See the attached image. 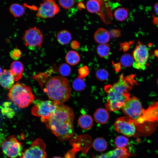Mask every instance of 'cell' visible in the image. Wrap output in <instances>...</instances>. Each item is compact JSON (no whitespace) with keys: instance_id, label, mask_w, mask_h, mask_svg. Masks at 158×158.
Returning <instances> with one entry per match:
<instances>
[{"instance_id":"6da1fadb","label":"cell","mask_w":158,"mask_h":158,"mask_svg":"<svg viewBox=\"0 0 158 158\" xmlns=\"http://www.w3.org/2000/svg\"><path fill=\"white\" fill-rule=\"evenodd\" d=\"M74 118L73 109L67 105L60 104L45 123L47 128L60 141H64L72 137L74 133Z\"/></svg>"},{"instance_id":"7a4b0ae2","label":"cell","mask_w":158,"mask_h":158,"mask_svg":"<svg viewBox=\"0 0 158 158\" xmlns=\"http://www.w3.org/2000/svg\"><path fill=\"white\" fill-rule=\"evenodd\" d=\"M71 88L67 79L61 76L52 77L47 81L44 91L51 100L63 104L70 97Z\"/></svg>"},{"instance_id":"3957f363","label":"cell","mask_w":158,"mask_h":158,"mask_svg":"<svg viewBox=\"0 0 158 158\" xmlns=\"http://www.w3.org/2000/svg\"><path fill=\"white\" fill-rule=\"evenodd\" d=\"M135 75L131 74L124 77L123 74L119 76L118 81L112 86L110 85L108 95L112 100L117 102H124L130 96L129 91L136 83Z\"/></svg>"},{"instance_id":"277c9868","label":"cell","mask_w":158,"mask_h":158,"mask_svg":"<svg viewBox=\"0 0 158 158\" xmlns=\"http://www.w3.org/2000/svg\"><path fill=\"white\" fill-rule=\"evenodd\" d=\"M8 96L9 99L20 108L28 107L34 99L31 88L20 82L13 85Z\"/></svg>"},{"instance_id":"5b68a950","label":"cell","mask_w":158,"mask_h":158,"mask_svg":"<svg viewBox=\"0 0 158 158\" xmlns=\"http://www.w3.org/2000/svg\"><path fill=\"white\" fill-rule=\"evenodd\" d=\"M60 104L52 100L37 101L32 108V114L41 117L42 122L46 123Z\"/></svg>"},{"instance_id":"8992f818","label":"cell","mask_w":158,"mask_h":158,"mask_svg":"<svg viewBox=\"0 0 158 158\" xmlns=\"http://www.w3.org/2000/svg\"><path fill=\"white\" fill-rule=\"evenodd\" d=\"M103 1V0H87L86 8L89 12L98 15L105 23L109 24L112 20V13L108 5Z\"/></svg>"},{"instance_id":"52a82bcc","label":"cell","mask_w":158,"mask_h":158,"mask_svg":"<svg viewBox=\"0 0 158 158\" xmlns=\"http://www.w3.org/2000/svg\"><path fill=\"white\" fill-rule=\"evenodd\" d=\"M121 108L126 116L133 121L136 125L137 120L145 110L138 99L135 96L130 97Z\"/></svg>"},{"instance_id":"ba28073f","label":"cell","mask_w":158,"mask_h":158,"mask_svg":"<svg viewBox=\"0 0 158 158\" xmlns=\"http://www.w3.org/2000/svg\"><path fill=\"white\" fill-rule=\"evenodd\" d=\"M46 146L43 140L38 138L29 148L22 152L20 158H46Z\"/></svg>"},{"instance_id":"9c48e42d","label":"cell","mask_w":158,"mask_h":158,"mask_svg":"<svg viewBox=\"0 0 158 158\" xmlns=\"http://www.w3.org/2000/svg\"><path fill=\"white\" fill-rule=\"evenodd\" d=\"M149 56L148 48L139 42L133 53V57L135 60L133 65V67L137 69H145Z\"/></svg>"},{"instance_id":"30bf717a","label":"cell","mask_w":158,"mask_h":158,"mask_svg":"<svg viewBox=\"0 0 158 158\" xmlns=\"http://www.w3.org/2000/svg\"><path fill=\"white\" fill-rule=\"evenodd\" d=\"M136 126L133 121L126 116L117 118L114 123L118 133L128 137L133 136L135 134Z\"/></svg>"},{"instance_id":"8fae6325","label":"cell","mask_w":158,"mask_h":158,"mask_svg":"<svg viewBox=\"0 0 158 158\" xmlns=\"http://www.w3.org/2000/svg\"><path fill=\"white\" fill-rule=\"evenodd\" d=\"M1 148L3 153L10 158H15L21 156L22 153L21 144L14 136H11L6 139Z\"/></svg>"},{"instance_id":"7c38bea8","label":"cell","mask_w":158,"mask_h":158,"mask_svg":"<svg viewBox=\"0 0 158 158\" xmlns=\"http://www.w3.org/2000/svg\"><path fill=\"white\" fill-rule=\"evenodd\" d=\"M23 39L26 46L30 48H37L41 46L43 36L40 30L34 27L26 30Z\"/></svg>"},{"instance_id":"4fadbf2b","label":"cell","mask_w":158,"mask_h":158,"mask_svg":"<svg viewBox=\"0 0 158 158\" xmlns=\"http://www.w3.org/2000/svg\"><path fill=\"white\" fill-rule=\"evenodd\" d=\"M59 10L54 0H45L40 4L36 16L43 18H52L58 13Z\"/></svg>"},{"instance_id":"5bb4252c","label":"cell","mask_w":158,"mask_h":158,"mask_svg":"<svg viewBox=\"0 0 158 158\" xmlns=\"http://www.w3.org/2000/svg\"><path fill=\"white\" fill-rule=\"evenodd\" d=\"M146 122H158V102H153L145 110L138 119L136 125Z\"/></svg>"},{"instance_id":"9a60e30c","label":"cell","mask_w":158,"mask_h":158,"mask_svg":"<svg viewBox=\"0 0 158 158\" xmlns=\"http://www.w3.org/2000/svg\"><path fill=\"white\" fill-rule=\"evenodd\" d=\"M130 155L126 148H116L93 158H126Z\"/></svg>"},{"instance_id":"2e32d148","label":"cell","mask_w":158,"mask_h":158,"mask_svg":"<svg viewBox=\"0 0 158 158\" xmlns=\"http://www.w3.org/2000/svg\"><path fill=\"white\" fill-rule=\"evenodd\" d=\"M14 80L10 70L4 69L0 75V85L3 88L10 90L14 85Z\"/></svg>"},{"instance_id":"e0dca14e","label":"cell","mask_w":158,"mask_h":158,"mask_svg":"<svg viewBox=\"0 0 158 158\" xmlns=\"http://www.w3.org/2000/svg\"><path fill=\"white\" fill-rule=\"evenodd\" d=\"M10 72L15 81H18L23 77L24 70L23 64L19 61H13L10 66Z\"/></svg>"},{"instance_id":"ac0fdd59","label":"cell","mask_w":158,"mask_h":158,"mask_svg":"<svg viewBox=\"0 0 158 158\" xmlns=\"http://www.w3.org/2000/svg\"><path fill=\"white\" fill-rule=\"evenodd\" d=\"M110 37V33L108 31L102 28L98 29L94 35L95 40L100 44H107L109 41Z\"/></svg>"},{"instance_id":"d6986e66","label":"cell","mask_w":158,"mask_h":158,"mask_svg":"<svg viewBox=\"0 0 158 158\" xmlns=\"http://www.w3.org/2000/svg\"><path fill=\"white\" fill-rule=\"evenodd\" d=\"M94 119L98 123L103 124L108 121L109 115L107 109L99 108L96 110L94 114Z\"/></svg>"},{"instance_id":"ffe728a7","label":"cell","mask_w":158,"mask_h":158,"mask_svg":"<svg viewBox=\"0 0 158 158\" xmlns=\"http://www.w3.org/2000/svg\"><path fill=\"white\" fill-rule=\"evenodd\" d=\"M78 124L82 128L85 130H89L93 125V120L90 115L85 114L79 117L78 120Z\"/></svg>"},{"instance_id":"44dd1931","label":"cell","mask_w":158,"mask_h":158,"mask_svg":"<svg viewBox=\"0 0 158 158\" xmlns=\"http://www.w3.org/2000/svg\"><path fill=\"white\" fill-rule=\"evenodd\" d=\"M72 39L71 35L69 31L63 30L60 31L57 36L59 42L63 45H66L70 43Z\"/></svg>"},{"instance_id":"7402d4cb","label":"cell","mask_w":158,"mask_h":158,"mask_svg":"<svg viewBox=\"0 0 158 158\" xmlns=\"http://www.w3.org/2000/svg\"><path fill=\"white\" fill-rule=\"evenodd\" d=\"M65 59L68 64L73 66L76 65L79 62L80 57L77 52L74 50H70L66 54Z\"/></svg>"},{"instance_id":"603a6c76","label":"cell","mask_w":158,"mask_h":158,"mask_svg":"<svg viewBox=\"0 0 158 158\" xmlns=\"http://www.w3.org/2000/svg\"><path fill=\"white\" fill-rule=\"evenodd\" d=\"M92 146L94 149L98 152H103L107 149L108 143L104 138L98 137L95 138L94 140Z\"/></svg>"},{"instance_id":"cb8c5ba5","label":"cell","mask_w":158,"mask_h":158,"mask_svg":"<svg viewBox=\"0 0 158 158\" xmlns=\"http://www.w3.org/2000/svg\"><path fill=\"white\" fill-rule=\"evenodd\" d=\"M9 11L14 17L18 18L23 16L25 12L23 6L18 3H13L9 7Z\"/></svg>"},{"instance_id":"d4e9b609","label":"cell","mask_w":158,"mask_h":158,"mask_svg":"<svg viewBox=\"0 0 158 158\" xmlns=\"http://www.w3.org/2000/svg\"><path fill=\"white\" fill-rule=\"evenodd\" d=\"M97 52L100 57L107 58L110 53V46L107 44H100L97 47Z\"/></svg>"},{"instance_id":"484cf974","label":"cell","mask_w":158,"mask_h":158,"mask_svg":"<svg viewBox=\"0 0 158 158\" xmlns=\"http://www.w3.org/2000/svg\"><path fill=\"white\" fill-rule=\"evenodd\" d=\"M114 15L116 20L122 21L126 20L128 16V9L123 7L118 8L114 11Z\"/></svg>"},{"instance_id":"4316f807","label":"cell","mask_w":158,"mask_h":158,"mask_svg":"<svg viewBox=\"0 0 158 158\" xmlns=\"http://www.w3.org/2000/svg\"><path fill=\"white\" fill-rule=\"evenodd\" d=\"M11 104L10 102H5L3 104L1 109L2 115L8 118H12L15 114L14 110L10 107Z\"/></svg>"},{"instance_id":"83f0119b","label":"cell","mask_w":158,"mask_h":158,"mask_svg":"<svg viewBox=\"0 0 158 158\" xmlns=\"http://www.w3.org/2000/svg\"><path fill=\"white\" fill-rule=\"evenodd\" d=\"M129 142L128 139L125 136L118 135L115 138L114 144L117 148H126Z\"/></svg>"},{"instance_id":"f1b7e54d","label":"cell","mask_w":158,"mask_h":158,"mask_svg":"<svg viewBox=\"0 0 158 158\" xmlns=\"http://www.w3.org/2000/svg\"><path fill=\"white\" fill-rule=\"evenodd\" d=\"M133 58L130 54H125L123 55L120 59V63L125 67H128L132 66L134 62Z\"/></svg>"},{"instance_id":"f546056e","label":"cell","mask_w":158,"mask_h":158,"mask_svg":"<svg viewBox=\"0 0 158 158\" xmlns=\"http://www.w3.org/2000/svg\"><path fill=\"white\" fill-rule=\"evenodd\" d=\"M73 89L77 91H81L84 89L85 83L83 78L78 77L75 79L72 83Z\"/></svg>"},{"instance_id":"4dcf8cb0","label":"cell","mask_w":158,"mask_h":158,"mask_svg":"<svg viewBox=\"0 0 158 158\" xmlns=\"http://www.w3.org/2000/svg\"><path fill=\"white\" fill-rule=\"evenodd\" d=\"M96 78L98 80L104 81L106 80L108 78L109 74L108 72L104 69L98 70L95 73Z\"/></svg>"},{"instance_id":"1f68e13d","label":"cell","mask_w":158,"mask_h":158,"mask_svg":"<svg viewBox=\"0 0 158 158\" xmlns=\"http://www.w3.org/2000/svg\"><path fill=\"white\" fill-rule=\"evenodd\" d=\"M59 71L62 76H67L71 73V69L68 65L66 63H63L59 66Z\"/></svg>"},{"instance_id":"d6a6232c","label":"cell","mask_w":158,"mask_h":158,"mask_svg":"<svg viewBox=\"0 0 158 158\" xmlns=\"http://www.w3.org/2000/svg\"><path fill=\"white\" fill-rule=\"evenodd\" d=\"M75 2V0H59L60 5L66 9L70 8L73 6Z\"/></svg>"},{"instance_id":"836d02e7","label":"cell","mask_w":158,"mask_h":158,"mask_svg":"<svg viewBox=\"0 0 158 158\" xmlns=\"http://www.w3.org/2000/svg\"><path fill=\"white\" fill-rule=\"evenodd\" d=\"M9 55L12 59L17 60L21 57L22 52L20 49L17 48H16L10 52Z\"/></svg>"},{"instance_id":"e575fe53","label":"cell","mask_w":158,"mask_h":158,"mask_svg":"<svg viewBox=\"0 0 158 158\" xmlns=\"http://www.w3.org/2000/svg\"><path fill=\"white\" fill-rule=\"evenodd\" d=\"M78 73L79 74L78 77L83 78L89 74V68L87 66H84L78 69Z\"/></svg>"},{"instance_id":"d590c367","label":"cell","mask_w":158,"mask_h":158,"mask_svg":"<svg viewBox=\"0 0 158 158\" xmlns=\"http://www.w3.org/2000/svg\"><path fill=\"white\" fill-rule=\"evenodd\" d=\"M133 42L129 41L128 42H125L120 44V50H122L124 52H126L129 49L130 46L132 44Z\"/></svg>"},{"instance_id":"8d00e7d4","label":"cell","mask_w":158,"mask_h":158,"mask_svg":"<svg viewBox=\"0 0 158 158\" xmlns=\"http://www.w3.org/2000/svg\"><path fill=\"white\" fill-rule=\"evenodd\" d=\"M111 32L114 37H117L121 35V31L119 30L113 29L111 30Z\"/></svg>"},{"instance_id":"74e56055","label":"cell","mask_w":158,"mask_h":158,"mask_svg":"<svg viewBox=\"0 0 158 158\" xmlns=\"http://www.w3.org/2000/svg\"><path fill=\"white\" fill-rule=\"evenodd\" d=\"M112 63L113 64L115 71L118 72L121 69V64L120 63H114V62H112Z\"/></svg>"},{"instance_id":"f35d334b","label":"cell","mask_w":158,"mask_h":158,"mask_svg":"<svg viewBox=\"0 0 158 158\" xmlns=\"http://www.w3.org/2000/svg\"><path fill=\"white\" fill-rule=\"evenodd\" d=\"M71 45L72 48L76 49L79 47L80 44L78 41H73L71 42Z\"/></svg>"},{"instance_id":"ab89813d","label":"cell","mask_w":158,"mask_h":158,"mask_svg":"<svg viewBox=\"0 0 158 158\" xmlns=\"http://www.w3.org/2000/svg\"><path fill=\"white\" fill-rule=\"evenodd\" d=\"M5 140V137L4 135L0 133V147L1 146L2 144Z\"/></svg>"},{"instance_id":"60d3db41","label":"cell","mask_w":158,"mask_h":158,"mask_svg":"<svg viewBox=\"0 0 158 158\" xmlns=\"http://www.w3.org/2000/svg\"><path fill=\"white\" fill-rule=\"evenodd\" d=\"M154 9L155 13L158 15V2L154 5Z\"/></svg>"},{"instance_id":"b9f144b4","label":"cell","mask_w":158,"mask_h":158,"mask_svg":"<svg viewBox=\"0 0 158 158\" xmlns=\"http://www.w3.org/2000/svg\"><path fill=\"white\" fill-rule=\"evenodd\" d=\"M2 70L1 67L0 66V75L2 73V72H3Z\"/></svg>"},{"instance_id":"7bdbcfd3","label":"cell","mask_w":158,"mask_h":158,"mask_svg":"<svg viewBox=\"0 0 158 158\" xmlns=\"http://www.w3.org/2000/svg\"><path fill=\"white\" fill-rule=\"evenodd\" d=\"M53 158H62L61 157H54Z\"/></svg>"},{"instance_id":"ee69618b","label":"cell","mask_w":158,"mask_h":158,"mask_svg":"<svg viewBox=\"0 0 158 158\" xmlns=\"http://www.w3.org/2000/svg\"><path fill=\"white\" fill-rule=\"evenodd\" d=\"M103 1H109V0H103Z\"/></svg>"},{"instance_id":"f6af8a7d","label":"cell","mask_w":158,"mask_h":158,"mask_svg":"<svg viewBox=\"0 0 158 158\" xmlns=\"http://www.w3.org/2000/svg\"><path fill=\"white\" fill-rule=\"evenodd\" d=\"M157 84L158 85V79L157 80Z\"/></svg>"}]
</instances>
